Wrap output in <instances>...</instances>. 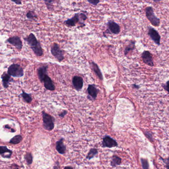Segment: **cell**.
Wrapping results in <instances>:
<instances>
[{
    "instance_id": "cell-11",
    "label": "cell",
    "mask_w": 169,
    "mask_h": 169,
    "mask_svg": "<svg viewBox=\"0 0 169 169\" xmlns=\"http://www.w3.org/2000/svg\"><path fill=\"white\" fill-rule=\"evenodd\" d=\"M72 84H73L74 88L78 91L81 90H82L84 85L83 79L81 76H73L72 80Z\"/></svg>"
},
{
    "instance_id": "cell-29",
    "label": "cell",
    "mask_w": 169,
    "mask_h": 169,
    "mask_svg": "<svg viewBox=\"0 0 169 169\" xmlns=\"http://www.w3.org/2000/svg\"><path fill=\"white\" fill-rule=\"evenodd\" d=\"M145 135L147 137V138H148L149 140L153 141L152 133H151L150 132H146L145 133Z\"/></svg>"
},
{
    "instance_id": "cell-21",
    "label": "cell",
    "mask_w": 169,
    "mask_h": 169,
    "mask_svg": "<svg viewBox=\"0 0 169 169\" xmlns=\"http://www.w3.org/2000/svg\"><path fill=\"white\" fill-rule=\"evenodd\" d=\"M122 161V159L121 158L117 155H114L112 157L111 165L112 167H115L117 166L120 165Z\"/></svg>"
},
{
    "instance_id": "cell-38",
    "label": "cell",
    "mask_w": 169,
    "mask_h": 169,
    "mask_svg": "<svg viewBox=\"0 0 169 169\" xmlns=\"http://www.w3.org/2000/svg\"><path fill=\"white\" fill-rule=\"evenodd\" d=\"M64 169H73V168L71 167L68 166L66 167Z\"/></svg>"
},
{
    "instance_id": "cell-35",
    "label": "cell",
    "mask_w": 169,
    "mask_h": 169,
    "mask_svg": "<svg viewBox=\"0 0 169 169\" xmlns=\"http://www.w3.org/2000/svg\"><path fill=\"white\" fill-rule=\"evenodd\" d=\"M12 2L13 3H15V4H17V5H21L22 4V2L21 1H19V0H16V1H12Z\"/></svg>"
},
{
    "instance_id": "cell-8",
    "label": "cell",
    "mask_w": 169,
    "mask_h": 169,
    "mask_svg": "<svg viewBox=\"0 0 169 169\" xmlns=\"http://www.w3.org/2000/svg\"><path fill=\"white\" fill-rule=\"evenodd\" d=\"M148 34L153 41L157 45H160L161 36L156 30L152 27H148Z\"/></svg>"
},
{
    "instance_id": "cell-37",
    "label": "cell",
    "mask_w": 169,
    "mask_h": 169,
    "mask_svg": "<svg viewBox=\"0 0 169 169\" xmlns=\"http://www.w3.org/2000/svg\"><path fill=\"white\" fill-rule=\"evenodd\" d=\"M5 128H6V129H10L12 130V132H15V130H13V129H11L10 128V127H9V125H6L5 126Z\"/></svg>"
},
{
    "instance_id": "cell-3",
    "label": "cell",
    "mask_w": 169,
    "mask_h": 169,
    "mask_svg": "<svg viewBox=\"0 0 169 169\" xmlns=\"http://www.w3.org/2000/svg\"><path fill=\"white\" fill-rule=\"evenodd\" d=\"M42 117L44 129L49 131L53 130L54 127V117L47 114L44 111L42 112Z\"/></svg>"
},
{
    "instance_id": "cell-12",
    "label": "cell",
    "mask_w": 169,
    "mask_h": 169,
    "mask_svg": "<svg viewBox=\"0 0 169 169\" xmlns=\"http://www.w3.org/2000/svg\"><path fill=\"white\" fill-rule=\"evenodd\" d=\"M118 146V143L115 140L109 136H105L103 138V147L112 148Z\"/></svg>"
},
{
    "instance_id": "cell-16",
    "label": "cell",
    "mask_w": 169,
    "mask_h": 169,
    "mask_svg": "<svg viewBox=\"0 0 169 169\" xmlns=\"http://www.w3.org/2000/svg\"><path fill=\"white\" fill-rule=\"evenodd\" d=\"M90 65L91 69H92V71L95 72L96 76L99 78L100 80H103V75L102 74V72H101V70H100L98 65L94 62L90 63Z\"/></svg>"
},
{
    "instance_id": "cell-27",
    "label": "cell",
    "mask_w": 169,
    "mask_h": 169,
    "mask_svg": "<svg viewBox=\"0 0 169 169\" xmlns=\"http://www.w3.org/2000/svg\"><path fill=\"white\" fill-rule=\"evenodd\" d=\"M141 164H142L143 169H149V167L148 162L147 159L141 158Z\"/></svg>"
},
{
    "instance_id": "cell-32",
    "label": "cell",
    "mask_w": 169,
    "mask_h": 169,
    "mask_svg": "<svg viewBox=\"0 0 169 169\" xmlns=\"http://www.w3.org/2000/svg\"><path fill=\"white\" fill-rule=\"evenodd\" d=\"M88 3L94 6H96L97 4L100 3V1H97V0H88Z\"/></svg>"
},
{
    "instance_id": "cell-23",
    "label": "cell",
    "mask_w": 169,
    "mask_h": 169,
    "mask_svg": "<svg viewBox=\"0 0 169 169\" xmlns=\"http://www.w3.org/2000/svg\"><path fill=\"white\" fill-rule=\"evenodd\" d=\"M22 137L21 135H17L14 136L9 141V143H12L13 144H17L22 141Z\"/></svg>"
},
{
    "instance_id": "cell-13",
    "label": "cell",
    "mask_w": 169,
    "mask_h": 169,
    "mask_svg": "<svg viewBox=\"0 0 169 169\" xmlns=\"http://www.w3.org/2000/svg\"><path fill=\"white\" fill-rule=\"evenodd\" d=\"M87 92L88 95V98L91 100H95L97 97L99 90L94 84H89L88 86Z\"/></svg>"
},
{
    "instance_id": "cell-31",
    "label": "cell",
    "mask_w": 169,
    "mask_h": 169,
    "mask_svg": "<svg viewBox=\"0 0 169 169\" xmlns=\"http://www.w3.org/2000/svg\"><path fill=\"white\" fill-rule=\"evenodd\" d=\"M162 87H163L165 90L168 93H169V80L167 81L165 84H163Z\"/></svg>"
},
{
    "instance_id": "cell-9",
    "label": "cell",
    "mask_w": 169,
    "mask_h": 169,
    "mask_svg": "<svg viewBox=\"0 0 169 169\" xmlns=\"http://www.w3.org/2000/svg\"><path fill=\"white\" fill-rule=\"evenodd\" d=\"M141 58L144 63L150 67H153L154 61L152 55L148 51H144L141 54Z\"/></svg>"
},
{
    "instance_id": "cell-18",
    "label": "cell",
    "mask_w": 169,
    "mask_h": 169,
    "mask_svg": "<svg viewBox=\"0 0 169 169\" xmlns=\"http://www.w3.org/2000/svg\"><path fill=\"white\" fill-rule=\"evenodd\" d=\"M63 138H61L56 142V149L60 154H64L66 152V148L63 143Z\"/></svg>"
},
{
    "instance_id": "cell-34",
    "label": "cell",
    "mask_w": 169,
    "mask_h": 169,
    "mask_svg": "<svg viewBox=\"0 0 169 169\" xmlns=\"http://www.w3.org/2000/svg\"><path fill=\"white\" fill-rule=\"evenodd\" d=\"M67 114V111H66V110H64L62 113H60V114H59V116L60 117H65V116Z\"/></svg>"
},
{
    "instance_id": "cell-5",
    "label": "cell",
    "mask_w": 169,
    "mask_h": 169,
    "mask_svg": "<svg viewBox=\"0 0 169 169\" xmlns=\"http://www.w3.org/2000/svg\"><path fill=\"white\" fill-rule=\"evenodd\" d=\"M51 54L58 62H60L64 59V52L60 49L58 44L54 43L51 47Z\"/></svg>"
},
{
    "instance_id": "cell-17",
    "label": "cell",
    "mask_w": 169,
    "mask_h": 169,
    "mask_svg": "<svg viewBox=\"0 0 169 169\" xmlns=\"http://www.w3.org/2000/svg\"><path fill=\"white\" fill-rule=\"evenodd\" d=\"M47 68H48V66L46 65V66L40 67L37 69L38 77L41 83L42 82L45 76L47 75Z\"/></svg>"
},
{
    "instance_id": "cell-2",
    "label": "cell",
    "mask_w": 169,
    "mask_h": 169,
    "mask_svg": "<svg viewBox=\"0 0 169 169\" xmlns=\"http://www.w3.org/2000/svg\"><path fill=\"white\" fill-rule=\"evenodd\" d=\"M7 73L13 78H21L24 75V70L18 63H13L8 67Z\"/></svg>"
},
{
    "instance_id": "cell-20",
    "label": "cell",
    "mask_w": 169,
    "mask_h": 169,
    "mask_svg": "<svg viewBox=\"0 0 169 169\" xmlns=\"http://www.w3.org/2000/svg\"><path fill=\"white\" fill-rule=\"evenodd\" d=\"M21 97H22L23 100L27 103H30L32 101V96L30 94L26 93L23 90H22V93H21Z\"/></svg>"
},
{
    "instance_id": "cell-22",
    "label": "cell",
    "mask_w": 169,
    "mask_h": 169,
    "mask_svg": "<svg viewBox=\"0 0 169 169\" xmlns=\"http://www.w3.org/2000/svg\"><path fill=\"white\" fill-rule=\"evenodd\" d=\"M135 48H136L135 42L133 41L130 42V44H129L126 47L125 49V55H127V54L129 53V52H130L131 51H133L135 49Z\"/></svg>"
},
{
    "instance_id": "cell-26",
    "label": "cell",
    "mask_w": 169,
    "mask_h": 169,
    "mask_svg": "<svg viewBox=\"0 0 169 169\" xmlns=\"http://www.w3.org/2000/svg\"><path fill=\"white\" fill-rule=\"evenodd\" d=\"M25 159L28 165H31L33 162V156L31 153H26L25 155Z\"/></svg>"
},
{
    "instance_id": "cell-10",
    "label": "cell",
    "mask_w": 169,
    "mask_h": 169,
    "mask_svg": "<svg viewBox=\"0 0 169 169\" xmlns=\"http://www.w3.org/2000/svg\"><path fill=\"white\" fill-rule=\"evenodd\" d=\"M79 22L80 25H83L85 26L84 23L81 22L80 18V13H77L75 14L74 16L72 17V18L66 20L64 22V25H66L67 26L69 27H73L75 26L77 23Z\"/></svg>"
},
{
    "instance_id": "cell-15",
    "label": "cell",
    "mask_w": 169,
    "mask_h": 169,
    "mask_svg": "<svg viewBox=\"0 0 169 169\" xmlns=\"http://www.w3.org/2000/svg\"><path fill=\"white\" fill-rule=\"evenodd\" d=\"M2 81L4 88L7 89L9 87L10 83L14 82L10 75L6 72H4L1 75Z\"/></svg>"
},
{
    "instance_id": "cell-4",
    "label": "cell",
    "mask_w": 169,
    "mask_h": 169,
    "mask_svg": "<svg viewBox=\"0 0 169 169\" xmlns=\"http://www.w3.org/2000/svg\"><path fill=\"white\" fill-rule=\"evenodd\" d=\"M145 15L151 25L155 27H158L160 25V20L155 16L152 7L149 6L145 9Z\"/></svg>"
},
{
    "instance_id": "cell-30",
    "label": "cell",
    "mask_w": 169,
    "mask_h": 169,
    "mask_svg": "<svg viewBox=\"0 0 169 169\" xmlns=\"http://www.w3.org/2000/svg\"><path fill=\"white\" fill-rule=\"evenodd\" d=\"M80 18L81 22L82 23H84V21L87 19V17L86 16V14H85V13H80Z\"/></svg>"
},
{
    "instance_id": "cell-39",
    "label": "cell",
    "mask_w": 169,
    "mask_h": 169,
    "mask_svg": "<svg viewBox=\"0 0 169 169\" xmlns=\"http://www.w3.org/2000/svg\"><path fill=\"white\" fill-rule=\"evenodd\" d=\"M54 169H58V167H57V166L54 167Z\"/></svg>"
},
{
    "instance_id": "cell-6",
    "label": "cell",
    "mask_w": 169,
    "mask_h": 169,
    "mask_svg": "<svg viewBox=\"0 0 169 169\" xmlns=\"http://www.w3.org/2000/svg\"><path fill=\"white\" fill-rule=\"evenodd\" d=\"M5 43H8L15 47L17 50L21 51L23 47L22 42L20 37L17 36H13L10 37L6 40Z\"/></svg>"
},
{
    "instance_id": "cell-19",
    "label": "cell",
    "mask_w": 169,
    "mask_h": 169,
    "mask_svg": "<svg viewBox=\"0 0 169 169\" xmlns=\"http://www.w3.org/2000/svg\"><path fill=\"white\" fill-rule=\"evenodd\" d=\"M13 152L7 148L6 146H0V154L5 158H10Z\"/></svg>"
},
{
    "instance_id": "cell-25",
    "label": "cell",
    "mask_w": 169,
    "mask_h": 169,
    "mask_svg": "<svg viewBox=\"0 0 169 169\" xmlns=\"http://www.w3.org/2000/svg\"><path fill=\"white\" fill-rule=\"evenodd\" d=\"M26 16L28 20H30V21H33L38 18L37 15L34 11H32V10H29V12H27V13L26 14Z\"/></svg>"
},
{
    "instance_id": "cell-36",
    "label": "cell",
    "mask_w": 169,
    "mask_h": 169,
    "mask_svg": "<svg viewBox=\"0 0 169 169\" xmlns=\"http://www.w3.org/2000/svg\"><path fill=\"white\" fill-rule=\"evenodd\" d=\"M132 87L133 88H135V89H139V88H140V86L136 84H133V85H132Z\"/></svg>"
},
{
    "instance_id": "cell-28",
    "label": "cell",
    "mask_w": 169,
    "mask_h": 169,
    "mask_svg": "<svg viewBox=\"0 0 169 169\" xmlns=\"http://www.w3.org/2000/svg\"><path fill=\"white\" fill-rule=\"evenodd\" d=\"M53 1H45V3L47 7L49 10H51V8H53L52 4L51 3H53Z\"/></svg>"
},
{
    "instance_id": "cell-24",
    "label": "cell",
    "mask_w": 169,
    "mask_h": 169,
    "mask_svg": "<svg viewBox=\"0 0 169 169\" xmlns=\"http://www.w3.org/2000/svg\"><path fill=\"white\" fill-rule=\"evenodd\" d=\"M98 153V151L97 149L92 148L90 149V151L88 152L87 156V159L88 160H91L95 157L96 155H97Z\"/></svg>"
},
{
    "instance_id": "cell-14",
    "label": "cell",
    "mask_w": 169,
    "mask_h": 169,
    "mask_svg": "<svg viewBox=\"0 0 169 169\" xmlns=\"http://www.w3.org/2000/svg\"><path fill=\"white\" fill-rule=\"evenodd\" d=\"M42 83H44V87L47 90L50 91H54L55 90V86L54 85L53 80L50 77L47 75L43 79Z\"/></svg>"
},
{
    "instance_id": "cell-7",
    "label": "cell",
    "mask_w": 169,
    "mask_h": 169,
    "mask_svg": "<svg viewBox=\"0 0 169 169\" xmlns=\"http://www.w3.org/2000/svg\"><path fill=\"white\" fill-rule=\"evenodd\" d=\"M107 25V29L103 33H107L108 34H118L120 33V26L118 23L114 22V21H109L108 22Z\"/></svg>"
},
{
    "instance_id": "cell-1",
    "label": "cell",
    "mask_w": 169,
    "mask_h": 169,
    "mask_svg": "<svg viewBox=\"0 0 169 169\" xmlns=\"http://www.w3.org/2000/svg\"><path fill=\"white\" fill-rule=\"evenodd\" d=\"M24 40L30 46L35 55L38 57H41L43 55L44 52L40 42L36 38L33 33H31L27 37L24 38Z\"/></svg>"
},
{
    "instance_id": "cell-33",
    "label": "cell",
    "mask_w": 169,
    "mask_h": 169,
    "mask_svg": "<svg viewBox=\"0 0 169 169\" xmlns=\"http://www.w3.org/2000/svg\"><path fill=\"white\" fill-rule=\"evenodd\" d=\"M162 160H163L164 163L166 164V167L167 169H169V157L167 159H163L161 158Z\"/></svg>"
}]
</instances>
